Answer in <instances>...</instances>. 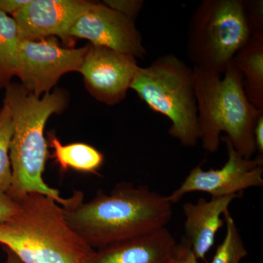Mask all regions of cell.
Listing matches in <instances>:
<instances>
[{
  "instance_id": "cell-25",
  "label": "cell",
  "mask_w": 263,
  "mask_h": 263,
  "mask_svg": "<svg viewBox=\"0 0 263 263\" xmlns=\"http://www.w3.org/2000/svg\"><path fill=\"white\" fill-rule=\"evenodd\" d=\"M7 253V259L5 263H23L15 254H13L9 249H5Z\"/></svg>"
},
{
  "instance_id": "cell-18",
  "label": "cell",
  "mask_w": 263,
  "mask_h": 263,
  "mask_svg": "<svg viewBox=\"0 0 263 263\" xmlns=\"http://www.w3.org/2000/svg\"><path fill=\"white\" fill-rule=\"evenodd\" d=\"M13 133L11 113L3 104L0 108V190L8 193L12 182L10 146Z\"/></svg>"
},
{
  "instance_id": "cell-8",
  "label": "cell",
  "mask_w": 263,
  "mask_h": 263,
  "mask_svg": "<svg viewBox=\"0 0 263 263\" xmlns=\"http://www.w3.org/2000/svg\"><path fill=\"white\" fill-rule=\"evenodd\" d=\"M226 143L228 160L219 169L204 171L202 163L189 173L179 188L167 197L171 204L176 203L186 194L201 192L212 197L239 195L249 188L263 185V158L246 159L240 155L226 136L221 137Z\"/></svg>"
},
{
  "instance_id": "cell-2",
  "label": "cell",
  "mask_w": 263,
  "mask_h": 263,
  "mask_svg": "<svg viewBox=\"0 0 263 263\" xmlns=\"http://www.w3.org/2000/svg\"><path fill=\"white\" fill-rule=\"evenodd\" d=\"M172 205L148 186L123 182L108 195L100 192L90 201L63 210L76 234L98 249L166 228Z\"/></svg>"
},
{
  "instance_id": "cell-3",
  "label": "cell",
  "mask_w": 263,
  "mask_h": 263,
  "mask_svg": "<svg viewBox=\"0 0 263 263\" xmlns=\"http://www.w3.org/2000/svg\"><path fill=\"white\" fill-rule=\"evenodd\" d=\"M194 88L197 107L200 141L203 149L219 150L221 133L246 159L256 153L254 129L263 110L249 101L243 78L234 60L223 75L193 67Z\"/></svg>"
},
{
  "instance_id": "cell-24",
  "label": "cell",
  "mask_w": 263,
  "mask_h": 263,
  "mask_svg": "<svg viewBox=\"0 0 263 263\" xmlns=\"http://www.w3.org/2000/svg\"><path fill=\"white\" fill-rule=\"evenodd\" d=\"M254 143L258 157L263 158V114L257 119L254 129Z\"/></svg>"
},
{
  "instance_id": "cell-19",
  "label": "cell",
  "mask_w": 263,
  "mask_h": 263,
  "mask_svg": "<svg viewBox=\"0 0 263 263\" xmlns=\"http://www.w3.org/2000/svg\"><path fill=\"white\" fill-rule=\"evenodd\" d=\"M246 16L252 37L263 39L262 0H246Z\"/></svg>"
},
{
  "instance_id": "cell-14",
  "label": "cell",
  "mask_w": 263,
  "mask_h": 263,
  "mask_svg": "<svg viewBox=\"0 0 263 263\" xmlns=\"http://www.w3.org/2000/svg\"><path fill=\"white\" fill-rule=\"evenodd\" d=\"M233 60L243 75L249 101L263 110V39L252 36Z\"/></svg>"
},
{
  "instance_id": "cell-10",
  "label": "cell",
  "mask_w": 263,
  "mask_h": 263,
  "mask_svg": "<svg viewBox=\"0 0 263 263\" xmlns=\"http://www.w3.org/2000/svg\"><path fill=\"white\" fill-rule=\"evenodd\" d=\"M138 68L134 57L89 44L79 72L90 94L101 103L114 105L126 98Z\"/></svg>"
},
{
  "instance_id": "cell-21",
  "label": "cell",
  "mask_w": 263,
  "mask_h": 263,
  "mask_svg": "<svg viewBox=\"0 0 263 263\" xmlns=\"http://www.w3.org/2000/svg\"><path fill=\"white\" fill-rule=\"evenodd\" d=\"M18 210V202L0 190V223L10 220Z\"/></svg>"
},
{
  "instance_id": "cell-22",
  "label": "cell",
  "mask_w": 263,
  "mask_h": 263,
  "mask_svg": "<svg viewBox=\"0 0 263 263\" xmlns=\"http://www.w3.org/2000/svg\"><path fill=\"white\" fill-rule=\"evenodd\" d=\"M171 263H197V259L188 245H179L174 259Z\"/></svg>"
},
{
  "instance_id": "cell-20",
  "label": "cell",
  "mask_w": 263,
  "mask_h": 263,
  "mask_svg": "<svg viewBox=\"0 0 263 263\" xmlns=\"http://www.w3.org/2000/svg\"><path fill=\"white\" fill-rule=\"evenodd\" d=\"M103 3L133 22H136L144 5L142 0H105Z\"/></svg>"
},
{
  "instance_id": "cell-17",
  "label": "cell",
  "mask_w": 263,
  "mask_h": 263,
  "mask_svg": "<svg viewBox=\"0 0 263 263\" xmlns=\"http://www.w3.org/2000/svg\"><path fill=\"white\" fill-rule=\"evenodd\" d=\"M224 216L226 235L216 248L212 260L209 263H240L248 252L229 210L224 213Z\"/></svg>"
},
{
  "instance_id": "cell-4",
  "label": "cell",
  "mask_w": 263,
  "mask_h": 263,
  "mask_svg": "<svg viewBox=\"0 0 263 263\" xmlns=\"http://www.w3.org/2000/svg\"><path fill=\"white\" fill-rule=\"evenodd\" d=\"M19 210L0 223V245L23 263H84L94 252L66 221L63 208L50 197L27 194Z\"/></svg>"
},
{
  "instance_id": "cell-15",
  "label": "cell",
  "mask_w": 263,
  "mask_h": 263,
  "mask_svg": "<svg viewBox=\"0 0 263 263\" xmlns=\"http://www.w3.org/2000/svg\"><path fill=\"white\" fill-rule=\"evenodd\" d=\"M49 144L53 149L55 160L63 171L71 168L97 174L103 165L104 155L90 145L83 143L62 145L53 133L50 134Z\"/></svg>"
},
{
  "instance_id": "cell-11",
  "label": "cell",
  "mask_w": 263,
  "mask_h": 263,
  "mask_svg": "<svg viewBox=\"0 0 263 263\" xmlns=\"http://www.w3.org/2000/svg\"><path fill=\"white\" fill-rule=\"evenodd\" d=\"M94 2L86 0H29L13 18L21 41L60 37L68 47L75 41L70 31L77 19Z\"/></svg>"
},
{
  "instance_id": "cell-6",
  "label": "cell",
  "mask_w": 263,
  "mask_h": 263,
  "mask_svg": "<svg viewBox=\"0 0 263 263\" xmlns=\"http://www.w3.org/2000/svg\"><path fill=\"white\" fill-rule=\"evenodd\" d=\"M251 37L246 0H203L189 24L188 57L194 67L223 75Z\"/></svg>"
},
{
  "instance_id": "cell-9",
  "label": "cell",
  "mask_w": 263,
  "mask_h": 263,
  "mask_svg": "<svg viewBox=\"0 0 263 263\" xmlns=\"http://www.w3.org/2000/svg\"><path fill=\"white\" fill-rule=\"evenodd\" d=\"M70 36L72 39L88 40L93 46L110 48L136 59H143L147 54L135 22L103 3L94 2L77 19Z\"/></svg>"
},
{
  "instance_id": "cell-7",
  "label": "cell",
  "mask_w": 263,
  "mask_h": 263,
  "mask_svg": "<svg viewBox=\"0 0 263 263\" xmlns=\"http://www.w3.org/2000/svg\"><path fill=\"white\" fill-rule=\"evenodd\" d=\"M87 51L88 46L62 47L55 37L21 41L16 76L26 89L41 98L62 76L80 71Z\"/></svg>"
},
{
  "instance_id": "cell-5",
  "label": "cell",
  "mask_w": 263,
  "mask_h": 263,
  "mask_svg": "<svg viewBox=\"0 0 263 263\" xmlns=\"http://www.w3.org/2000/svg\"><path fill=\"white\" fill-rule=\"evenodd\" d=\"M129 89L147 106L171 121L168 134L186 147L200 141L193 68L174 54L139 67Z\"/></svg>"
},
{
  "instance_id": "cell-23",
  "label": "cell",
  "mask_w": 263,
  "mask_h": 263,
  "mask_svg": "<svg viewBox=\"0 0 263 263\" xmlns=\"http://www.w3.org/2000/svg\"><path fill=\"white\" fill-rule=\"evenodd\" d=\"M29 2V0H0V12L13 16Z\"/></svg>"
},
{
  "instance_id": "cell-16",
  "label": "cell",
  "mask_w": 263,
  "mask_h": 263,
  "mask_svg": "<svg viewBox=\"0 0 263 263\" xmlns=\"http://www.w3.org/2000/svg\"><path fill=\"white\" fill-rule=\"evenodd\" d=\"M21 39L14 19L0 12V89L16 76Z\"/></svg>"
},
{
  "instance_id": "cell-12",
  "label": "cell",
  "mask_w": 263,
  "mask_h": 263,
  "mask_svg": "<svg viewBox=\"0 0 263 263\" xmlns=\"http://www.w3.org/2000/svg\"><path fill=\"white\" fill-rule=\"evenodd\" d=\"M179 245L167 228L96 249L84 263H171Z\"/></svg>"
},
{
  "instance_id": "cell-1",
  "label": "cell",
  "mask_w": 263,
  "mask_h": 263,
  "mask_svg": "<svg viewBox=\"0 0 263 263\" xmlns=\"http://www.w3.org/2000/svg\"><path fill=\"white\" fill-rule=\"evenodd\" d=\"M5 89L3 104L10 109L13 123L10 146L12 182L8 196L18 201L27 194L37 193L50 197L64 209L75 206L82 201V193L78 192L70 198H64L43 178L48 155L45 127L51 115L61 114L67 107L65 91L55 89L37 98L16 83Z\"/></svg>"
},
{
  "instance_id": "cell-13",
  "label": "cell",
  "mask_w": 263,
  "mask_h": 263,
  "mask_svg": "<svg viewBox=\"0 0 263 263\" xmlns=\"http://www.w3.org/2000/svg\"><path fill=\"white\" fill-rule=\"evenodd\" d=\"M238 197H212L210 200L200 198L196 203L183 204L186 245L197 260L205 259L215 243L216 233L224 226V221L221 216L229 210L230 204Z\"/></svg>"
}]
</instances>
